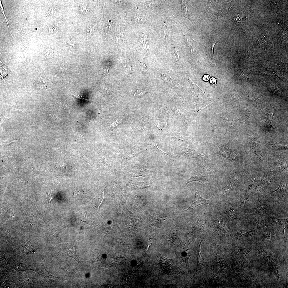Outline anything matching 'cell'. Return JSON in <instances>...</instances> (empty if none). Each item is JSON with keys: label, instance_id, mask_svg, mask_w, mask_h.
I'll list each match as a JSON object with an SVG mask.
<instances>
[{"label": "cell", "instance_id": "8fae6325", "mask_svg": "<svg viewBox=\"0 0 288 288\" xmlns=\"http://www.w3.org/2000/svg\"><path fill=\"white\" fill-rule=\"evenodd\" d=\"M181 3L182 7V15L183 16L189 18V14L188 10V6L187 5L184 1H181Z\"/></svg>", "mask_w": 288, "mask_h": 288}, {"label": "cell", "instance_id": "ffe728a7", "mask_svg": "<svg viewBox=\"0 0 288 288\" xmlns=\"http://www.w3.org/2000/svg\"><path fill=\"white\" fill-rule=\"evenodd\" d=\"M71 94L72 95L74 96V97H75L79 99H80V100H84V101H90V99L89 98H85V97H82V96L80 95H74V94Z\"/></svg>", "mask_w": 288, "mask_h": 288}, {"label": "cell", "instance_id": "30bf717a", "mask_svg": "<svg viewBox=\"0 0 288 288\" xmlns=\"http://www.w3.org/2000/svg\"><path fill=\"white\" fill-rule=\"evenodd\" d=\"M79 11L81 14L84 15L88 14L90 12L89 7L85 4H82L80 6Z\"/></svg>", "mask_w": 288, "mask_h": 288}, {"label": "cell", "instance_id": "6da1fadb", "mask_svg": "<svg viewBox=\"0 0 288 288\" xmlns=\"http://www.w3.org/2000/svg\"><path fill=\"white\" fill-rule=\"evenodd\" d=\"M249 140L250 146L253 152L261 161H264L263 157L261 154L260 151V143L259 139L254 135H250L249 137Z\"/></svg>", "mask_w": 288, "mask_h": 288}, {"label": "cell", "instance_id": "7402d4cb", "mask_svg": "<svg viewBox=\"0 0 288 288\" xmlns=\"http://www.w3.org/2000/svg\"><path fill=\"white\" fill-rule=\"evenodd\" d=\"M265 209L264 207L262 206H260L257 207L255 210L257 212H260L262 211Z\"/></svg>", "mask_w": 288, "mask_h": 288}, {"label": "cell", "instance_id": "5b68a950", "mask_svg": "<svg viewBox=\"0 0 288 288\" xmlns=\"http://www.w3.org/2000/svg\"><path fill=\"white\" fill-rule=\"evenodd\" d=\"M254 177L255 181L261 183H267L269 184H271L274 182L272 178L268 177L257 176Z\"/></svg>", "mask_w": 288, "mask_h": 288}, {"label": "cell", "instance_id": "8992f818", "mask_svg": "<svg viewBox=\"0 0 288 288\" xmlns=\"http://www.w3.org/2000/svg\"><path fill=\"white\" fill-rule=\"evenodd\" d=\"M146 15L136 14L133 17L134 21L136 24H140L146 20L147 18Z\"/></svg>", "mask_w": 288, "mask_h": 288}, {"label": "cell", "instance_id": "7c38bea8", "mask_svg": "<svg viewBox=\"0 0 288 288\" xmlns=\"http://www.w3.org/2000/svg\"><path fill=\"white\" fill-rule=\"evenodd\" d=\"M275 220L277 223L280 224L283 226V231H285V229L287 228L288 219H279L276 218Z\"/></svg>", "mask_w": 288, "mask_h": 288}, {"label": "cell", "instance_id": "ba28073f", "mask_svg": "<svg viewBox=\"0 0 288 288\" xmlns=\"http://www.w3.org/2000/svg\"><path fill=\"white\" fill-rule=\"evenodd\" d=\"M271 146L274 149L276 150L287 149V145L285 143L283 142H273L272 143Z\"/></svg>", "mask_w": 288, "mask_h": 288}, {"label": "cell", "instance_id": "d6986e66", "mask_svg": "<svg viewBox=\"0 0 288 288\" xmlns=\"http://www.w3.org/2000/svg\"><path fill=\"white\" fill-rule=\"evenodd\" d=\"M18 140L19 139H12V140H8L6 141H2L1 142L2 143V145L3 146H6L12 142L18 141Z\"/></svg>", "mask_w": 288, "mask_h": 288}, {"label": "cell", "instance_id": "9a60e30c", "mask_svg": "<svg viewBox=\"0 0 288 288\" xmlns=\"http://www.w3.org/2000/svg\"><path fill=\"white\" fill-rule=\"evenodd\" d=\"M97 86L104 92H106L109 94H111L112 92L111 90L107 87L102 85H98Z\"/></svg>", "mask_w": 288, "mask_h": 288}, {"label": "cell", "instance_id": "484cf974", "mask_svg": "<svg viewBox=\"0 0 288 288\" xmlns=\"http://www.w3.org/2000/svg\"><path fill=\"white\" fill-rule=\"evenodd\" d=\"M26 19V20H27V19Z\"/></svg>", "mask_w": 288, "mask_h": 288}, {"label": "cell", "instance_id": "5bb4252c", "mask_svg": "<svg viewBox=\"0 0 288 288\" xmlns=\"http://www.w3.org/2000/svg\"><path fill=\"white\" fill-rule=\"evenodd\" d=\"M110 66V63L109 62L104 63L102 67V70L104 73L109 75V70Z\"/></svg>", "mask_w": 288, "mask_h": 288}, {"label": "cell", "instance_id": "277c9868", "mask_svg": "<svg viewBox=\"0 0 288 288\" xmlns=\"http://www.w3.org/2000/svg\"><path fill=\"white\" fill-rule=\"evenodd\" d=\"M250 182L249 183V184L248 185V190L250 191L253 193L257 194L260 193L262 189L260 187L257 183L251 180L250 181Z\"/></svg>", "mask_w": 288, "mask_h": 288}, {"label": "cell", "instance_id": "d4e9b609", "mask_svg": "<svg viewBox=\"0 0 288 288\" xmlns=\"http://www.w3.org/2000/svg\"><path fill=\"white\" fill-rule=\"evenodd\" d=\"M36 30H37V28H36Z\"/></svg>", "mask_w": 288, "mask_h": 288}, {"label": "cell", "instance_id": "603a6c76", "mask_svg": "<svg viewBox=\"0 0 288 288\" xmlns=\"http://www.w3.org/2000/svg\"><path fill=\"white\" fill-rule=\"evenodd\" d=\"M210 79V77L208 75H205L203 78V80L206 81H208Z\"/></svg>", "mask_w": 288, "mask_h": 288}, {"label": "cell", "instance_id": "4fadbf2b", "mask_svg": "<svg viewBox=\"0 0 288 288\" xmlns=\"http://www.w3.org/2000/svg\"><path fill=\"white\" fill-rule=\"evenodd\" d=\"M75 44V41L74 39L71 38H69L67 43V47L69 51H71L74 49Z\"/></svg>", "mask_w": 288, "mask_h": 288}, {"label": "cell", "instance_id": "9c48e42d", "mask_svg": "<svg viewBox=\"0 0 288 288\" xmlns=\"http://www.w3.org/2000/svg\"><path fill=\"white\" fill-rule=\"evenodd\" d=\"M46 79L45 78L41 77V76L40 74L38 78L37 82L38 86L40 88L45 90L48 91L46 89Z\"/></svg>", "mask_w": 288, "mask_h": 288}, {"label": "cell", "instance_id": "e0dca14e", "mask_svg": "<svg viewBox=\"0 0 288 288\" xmlns=\"http://www.w3.org/2000/svg\"><path fill=\"white\" fill-rule=\"evenodd\" d=\"M145 1V3H144V5H145V6H146L147 7L152 8L156 6V3H155L154 2H150H150H148V1L147 2L146 1Z\"/></svg>", "mask_w": 288, "mask_h": 288}, {"label": "cell", "instance_id": "7a4b0ae2", "mask_svg": "<svg viewBox=\"0 0 288 288\" xmlns=\"http://www.w3.org/2000/svg\"><path fill=\"white\" fill-rule=\"evenodd\" d=\"M195 197L190 206L187 210L190 209H193L200 205L204 204L212 206V203L211 201L204 199L201 196L199 192L196 188L195 192Z\"/></svg>", "mask_w": 288, "mask_h": 288}, {"label": "cell", "instance_id": "3957f363", "mask_svg": "<svg viewBox=\"0 0 288 288\" xmlns=\"http://www.w3.org/2000/svg\"><path fill=\"white\" fill-rule=\"evenodd\" d=\"M209 176L207 172L205 170H201V171L196 173L193 176L187 181L186 185L189 183L195 181H198L204 184L208 181Z\"/></svg>", "mask_w": 288, "mask_h": 288}, {"label": "cell", "instance_id": "44dd1931", "mask_svg": "<svg viewBox=\"0 0 288 288\" xmlns=\"http://www.w3.org/2000/svg\"><path fill=\"white\" fill-rule=\"evenodd\" d=\"M217 80L214 77H212L211 78V83L213 86H215L217 84Z\"/></svg>", "mask_w": 288, "mask_h": 288}, {"label": "cell", "instance_id": "cb8c5ba5", "mask_svg": "<svg viewBox=\"0 0 288 288\" xmlns=\"http://www.w3.org/2000/svg\"><path fill=\"white\" fill-rule=\"evenodd\" d=\"M4 120V117L2 116H1V128L2 127L3 124V121Z\"/></svg>", "mask_w": 288, "mask_h": 288}, {"label": "cell", "instance_id": "2e32d148", "mask_svg": "<svg viewBox=\"0 0 288 288\" xmlns=\"http://www.w3.org/2000/svg\"><path fill=\"white\" fill-rule=\"evenodd\" d=\"M122 119L121 118H119L116 120L110 125V129H113L115 128L121 122Z\"/></svg>", "mask_w": 288, "mask_h": 288}, {"label": "cell", "instance_id": "52a82bcc", "mask_svg": "<svg viewBox=\"0 0 288 288\" xmlns=\"http://www.w3.org/2000/svg\"><path fill=\"white\" fill-rule=\"evenodd\" d=\"M287 191V186L284 183H281L278 188L272 192L273 193L280 194H285Z\"/></svg>", "mask_w": 288, "mask_h": 288}, {"label": "cell", "instance_id": "ac0fdd59", "mask_svg": "<svg viewBox=\"0 0 288 288\" xmlns=\"http://www.w3.org/2000/svg\"><path fill=\"white\" fill-rule=\"evenodd\" d=\"M125 68L126 72H127L129 75H130V74L131 73V69L129 63V62H127L126 63Z\"/></svg>", "mask_w": 288, "mask_h": 288}]
</instances>
